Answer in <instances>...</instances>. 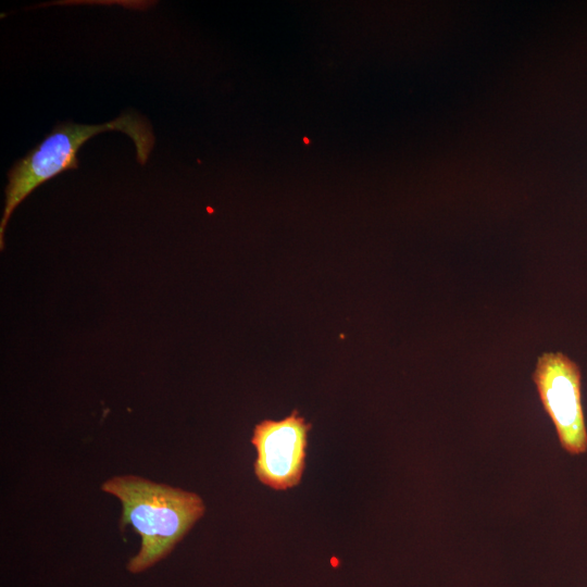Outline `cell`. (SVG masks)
<instances>
[{
  "label": "cell",
  "mask_w": 587,
  "mask_h": 587,
  "mask_svg": "<svg viewBox=\"0 0 587 587\" xmlns=\"http://www.w3.org/2000/svg\"><path fill=\"white\" fill-rule=\"evenodd\" d=\"M101 489L122 502L121 529L132 525L141 538L139 552L127 564L132 573L146 571L171 553L205 511L197 494L139 476L112 477Z\"/></svg>",
  "instance_id": "cell-1"
},
{
  "label": "cell",
  "mask_w": 587,
  "mask_h": 587,
  "mask_svg": "<svg viewBox=\"0 0 587 587\" xmlns=\"http://www.w3.org/2000/svg\"><path fill=\"white\" fill-rule=\"evenodd\" d=\"M108 130H120L135 143L137 160L145 165L154 146L150 123L133 110L103 124L58 123L42 141L16 161L8 172L4 208L0 220V249H4V232L17 208L37 187L64 171L77 170V153L93 136Z\"/></svg>",
  "instance_id": "cell-2"
},
{
  "label": "cell",
  "mask_w": 587,
  "mask_h": 587,
  "mask_svg": "<svg viewBox=\"0 0 587 587\" xmlns=\"http://www.w3.org/2000/svg\"><path fill=\"white\" fill-rule=\"evenodd\" d=\"M532 377L561 447L573 455L585 453L587 428L579 366L562 352H545L538 357Z\"/></svg>",
  "instance_id": "cell-3"
},
{
  "label": "cell",
  "mask_w": 587,
  "mask_h": 587,
  "mask_svg": "<svg viewBox=\"0 0 587 587\" xmlns=\"http://www.w3.org/2000/svg\"><path fill=\"white\" fill-rule=\"evenodd\" d=\"M311 427L297 410L280 421L264 420L254 426V473L262 484L286 490L301 482Z\"/></svg>",
  "instance_id": "cell-4"
}]
</instances>
